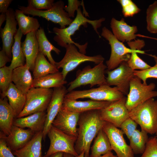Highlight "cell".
<instances>
[{
    "label": "cell",
    "instance_id": "1",
    "mask_svg": "<svg viewBox=\"0 0 157 157\" xmlns=\"http://www.w3.org/2000/svg\"><path fill=\"white\" fill-rule=\"evenodd\" d=\"M106 122L100 117L99 110L81 113L78 125V136L74 148L78 155L84 152V157H90V145L93 140Z\"/></svg>",
    "mask_w": 157,
    "mask_h": 157
},
{
    "label": "cell",
    "instance_id": "2",
    "mask_svg": "<svg viewBox=\"0 0 157 157\" xmlns=\"http://www.w3.org/2000/svg\"><path fill=\"white\" fill-rule=\"evenodd\" d=\"M76 11V17L68 26L63 29L56 27L53 28V32L56 34L53 37V40L58 45L65 48L68 44H74L78 48L80 52L85 54L88 43H86L84 44L80 45L72 40L71 36L79 29L81 26L85 25L88 23L92 26L94 30L100 38L97 29L101 26L102 23L105 20V18L102 17L98 19L90 20L84 17L80 8Z\"/></svg>",
    "mask_w": 157,
    "mask_h": 157
},
{
    "label": "cell",
    "instance_id": "3",
    "mask_svg": "<svg viewBox=\"0 0 157 157\" xmlns=\"http://www.w3.org/2000/svg\"><path fill=\"white\" fill-rule=\"evenodd\" d=\"M129 117L139 125L141 130L153 135L157 131V100L150 98L129 112Z\"/></svg>",
    "mask_w": 157,
    "mask_h": 157
},
{
    "label": "cell",
    "instance_id": "4",
    "mask_svg": "<svg viewBox=\"0 0 157 157\" xmlns=\"http://www.w3.org/2000/svg\"><path fill=\"white\" fill-rule=\"evenodd\" d=\"M107 69L102 62L91 68L90 65L79 69L76 72L75 79L70 82L67 89L68 92L81 86L89 85L90 87L95 85L99 86L107 85L105 74Z\"/></svg>",
    "mask_w": 157,
    "mask_h": 157
},
{
    "label": "cell",
    "instance_id": "5",
    "mask_svg": "<svg viewBox=\"0 0 157 157\" xmlns=\"http://www.w3.org/2000/svg\"><path fill=\"white\" fill-rule=\"evenodd\" d=\"M53 92V89L51 88H31L26 94V100L24 108L17 118L46 111Z\"/></svg>",
    "mask_w": 157,
    "mask_h": 157
},
{
    "label": "cell",
    "instance_id": "6",
    "mask_svg": "<svg viewBox=\"0 0 157 157\" xmlns=\"http://www.w3.org/2000/svg\"><path fill=\"white\" fill-rule=\"evenodd\" d=\"M65 48L66 52L63 58L60 61L56 62V66L58 69L62 68L61 72L65 79L69 72L83 63L91 62L97 65L105 60L101 55L86 56L78 51L76 47L73 44H68Z\"/></svg>",
    "mask_w": 157,
    "mask_h": 157
},
{
    "label": "cell",
    "instance_id": "7",
    "mask_svg": "<svg viewBox=\"0 0 157 157\" xmlns=\"http://www.w3.org/2000/svg\"><path fill=\"white\" fill-rule=\"evenodd\" d=\"M65 6L63 1L59 0L54 3L52 7L48 10H37L28 6H19L18 8L25 14L42 17L58 24L60 28L63 29L69 26L73 20L64 10Z\"/></svg>",
    "mask_w": 157,
    "mask_h": 157
},
{
    "label": "cell",
    "instance_id": "8",
    "mask_svg": "<svg viewBox=\"0 0 157 157\" xmlns=\"http://www.w3.org/2000/svg\"><path fill=\"white\" fill-rule=\"evenodd\" d=\"M101 35L108 41L111 47V52L110 58L106 61L108 70L115 69L123 62H127L130 58V54L136 50H138L126 47L106 27L102 28Z\"/></svg>",
    "mask_w": 157,
    "mask_h": 157
},
{
    "label": "cell",
    "instance_id": "9",
    "mask_svg": "<svg viewBox=\"0 0 157 157\" xmlns=\"http://www.w3.org/2000/svg\"><path fill=\"white\" fill-rule=\"evenodd\" d=\"M124 96L116 87L112 88L108 85H105L88 90H74L68 92L65 97L75 100L87 98L96 101L112 102L118 100Z\"/></svg>",
    "mask_w": 157,
    "mask_h": 157
},
{
    "label": "cell",
    "instance_id": "10",
    "mask_svg": "<svg viewBox=\"0 0 157 157\" xmlns=\"http://www.w3.org/2000/svg\"><path fill=\"white\" fill-rule=\"evenodd\" d=\"M155 84L142 83L141 79L135 76L130 83L129 92L127 95L126 106L129 112L148 99L157 96V91L154 90Z\"/></svg>",
    "mask_w": 157,
    "mask_h": 157
},
{
    "label": "cell",
    "instance_id": "11",
    "mask_svg": "<svg viewBox=\"0 0 157 157\" xmlns=\"http://www.w3.org/2000/svg\"><path fill=\"white\" fill-rule=\"evenodd\" d=\"M50 140L49 147L45 156H48L58 152L78 156L74 146L77 138L64 133L52 125L47 134Z\"/></svg>",
    "mask_w": 157,
    "mask_h": 157
},
{
    "label": "cell",
    "instance_id": "12",
    "mask_svg": "<svg viewBox=\"0 0 157 157\" xmlns=\"http://www.w3.org/2000/svg\"><path fill=\"white\" fill-rule=\"evenodd\" d=\"M134 70L129 66L127 62H123L119 66L112 70H106L107 85L115 86L124 95H127L129 91L130 82L135 75Z\"/></svg>",
    "mask_w": 157,
    "mask_h": 157
},
{
    "label": "cell",
    "instance_id": "13",
    "mask_svg": "<svg viewBox=\"0 0 157 157\" xmlns=\"http://www.w3.org/2000/svg\"><path fill=\"white\" fill-rule=\"evenodd\" d=\"M126 99L124 96L99 110L101 119L120 128L122 123L129 117V111L126 106Z\"/></svg>",
    "mask_w": 157,
    "mask_h": 157
},
{
    "label": "cell",
    "instance_id": "14",
    "mask_svg": "<svg viewBox=\"0 0 157 157\" xmlns=\"http://www.w3.org/2000/svg\"><path fill=\"white\" fill-rule=\"evenodd\" d=\"M102 129L108 138L112 150L115 151L117 157H134V154L126 143L121 129L107 122H106Z\"/></svg>",
    "mask_w": 157,
    "mask_h": 157
},
{
    "label": "cell",
    "instance_id": "15",
    "mask_svg": "<svg viewBox=\"0 0 157 157\" xmlns=\"http://www.w3.org/2000/svg\"><path fill=\"white\" fill-rule=\"evenodd\" d=\"M68 92L64 85L53 88L50 103L46 110V117L43 131V139H44L55 119L63 106L65 95Z\"/></svg>",
    "mask_w": 157,
    "mask_h": 157
},
{
    "label": "cell",
    "instance_id": "16",
    "mask_svg": "<svg viewBox=\"0 0 157 157\" xmlns=\"http://www.w3.org/2000/svg\"><path fill=\"white\" fill-rule=\"evenodd\" d=\"M80 113L70 111L62 106L52 125L64 133L77 138V125Z\"/></svg>",
    "mask_w": 157,
    "mask_h": 157
},
{
    "label": "cell",
    "instance_id": "17",
    "mask_svg": "<svg viewBox=\"0 0 157 157\" xmlns=\"http://www.w3.org/2000/svg\"><path fill=\"white\" fill-rule=\"evenodd\" d=\"M15 12L12 8H9L6 13V19L5 26L0 28V37L2 42V49L6 55L12 59L11 49L14 42V37L17 29V22Z\"/></svg>",
    "mask_w": 157,
    "mask_h": 157
},
{
    "label": "cell",
    "instance_id": "18",
    "mask_svg": "<svg viewBox=\"0 0 157 157\" xmlns=\"http://www.w3.org/2000/svg\"><path fill=\"white\" fill-rule=\"evenodd\" d=\"M35 134L30 129H24L13 125L9 135L0 134V138L5 139L8 146L13 152L25 146Z\"/></svg>",
    "mask_w": 157,
    "mask_h": 157
},
{
    "label": "cell",
    "instance_id": "19",
    "mask_svg": "<svg viewBox=\"0 0 157 157\" xmlns=\"http://www.w3.org/2000/svg\"><path fill=\"white\" fill-rule=\"evenodd\" d=\"M111 102L91 99L85 101H77L65 97L62 107L71 112L81 114L92 110H100L108 106Z\"/></svg>",
    "mask_w": 157,
    "mask_h": 157
},
{
    "label": "cell",
    "instance_id": "20",
    "mask_svg": "<svg viewBox=\"0 0 157 157\" xmlns=\"http://www.w3.org/2000/svg\"><path fill=\"white\" fill-rule=\"evenodd\" d=\"M110 24L113 34L121 42L131 41L137 36L135 34L138 31L137 27L129 25L123 18L118 20L113 17Z\"/></svg>",
    "mask_w": 157,
    "mask_h": 157
},
{
    "label": "cell",
    "instance_id": "21",
    "mask_svg": "<svg viewBox=\"0 0 157 157\" xmlns=\"http://www.w3.org/2000/svg\"><path fill=\"white\" fill-rule=\"evenodd\" d=\"M46 117V111L36 113L25 117L15 118L13 125L23 129L27 128L36 133L43 131Z\"/></svg>",
    "mask_w": 157,
    "mask_h": 157
},
{
    "label": "cell",
    "instance_id": "22",
    "mask_svg": "<svg viewBox=\"0 0 157 157\" xmlns=\"http://www.w3.org/2000/svg\"><path fill=\"white\" fill-rule=\"evenodd\" d=\"M35 32L26 34L25 40L22 43V49L26 58V64L30 70L32 71L36 59L40 52Z\"/></svg>",
    "mask_w": 157,
    "mask_h": 157
},
{
    "label": "cell",
    "instance_id": "23",
    "mask_svg": "<svg viewBox=\"0 0 157 157\" xmlns=\"http://www.w3.org/2000/svg\"><path fill=\"white\" fill-rule=\"evenodd\" d=\"M7 97L0 99V134L6 136L11 133L15 118L13 111Z\"/></svg>",
    "mask_w": 157,
    "mask_h": 157
},
{
    "label": "cell",
    "instance_id": "24",
    "mask_svg": "<svg viewBox=\"0 0 157 157\" xmlns=\"http://www.w3.org/2000/svg\"><path fill=\"white\" fill-rule=\"evenodd\" d=\"M33 79L26 64L13 70L12 82L16 87L24 94L32 88Z\"/></svg>",
    "mask_w": 157,
    "mask_h": 157
},
{
    "label": "cell",
    "instance_id": "25",
    "mask_svg": "<svg viewBox=\"0 0 157 157\" xmlns=\"http://www.w3.org/2000/svg\"><path fill=\"white\" fill-rule=\"evenodd\" d=\"M42 131L36 133L25 146L13 153L17 157H42Z\"/></svg>",
    "mask_w": 157,
    "mask_h": 157
},
{
    "label": "cell",
    "instance_id": "26",
    "mask_svg": "<svg viewBox=\"0 0 157 157\" xmlns=\"http://www.w3.org/2000/svg\"><path fill=\"white\" fill-rule=\"evenodd\" d=\"M9 103L12 107L15 118L23 110L26 100V94L19 90L12 83L5 94Z\"/></svg>",
    "mask_w": 157,
    "mask_h": 157
},
{
    "label": "cell",
    "instance_id": "27",
    "mask_svg": "<svg viewBox=\"0 0 157 157\" xmlns=\"http://www.w3.org/2000/svg\"><path fill=\"white\" fill-rule=\"evenodd\" d=\"M67 83L61 72L59 71L33 78L32 87L49 89L62 86Z\"/></svg>",
    "mask_w": 157,
    "mask_h": 157
},
{
    "label": "cell",
    "instance_id": "28",
    "mask_svg": "<svg viewBox=\"0 0 157 157\" xmlns=\"http://www.w3.org/2000/svg\"><path fill=\"white\" fill-rule=\"evenodd\" d=\"M39 48V52L48 58L49 62L56 66V62L54 60L51 54V51H54L59 55L60 51L52 45L47 39L43 28L40 27L35 32Z\"/></svg>",
    "mask_w": 157,
    "mask_h": 157
},
{
    "label": "cell",
    "instance_id": "29",
    "mask_svg": "<svg viewBox=\"0 0 157 157\" xmlns=\"http://www.w3.org/2000/svg\"><path fill=\"white\" fill-rule=\"evenodd\" d=\"M15 19L19 29L24 35L32 32H35L40 27L38 19L35 18L26 16L19 9L15 12Z\"/></svg>",
    "mask_w": 157,
    "mask_h": 157
},
{
    "label": "cell",
    "instance_id": "30",
    "mask_svg": "<svg viewBox=\"0 0 157 157\" xmlns=\"http://www.w3.org/2000/svg\"><path fill=\"white\" fill-rule=\"evenodd\" d=\"M23 35L18 28L15 36L14 42L11 49L12 60L9 67L13 70L26 64V58L22 47L21 39Z\"/></svg>",
    "mask_w": 157,
    "mask_h": 157
},
{
    "label": "cell",
    "instance_id": "31",
    "mask_svg": "<svg viewBox=\"0 0 157 157\" xmlns=\"http://www.w3.org/2000/svg\"><path fill=\"white\" fill-rule=\"evenodd\" d=\"M112 150L108 138L102 129L95 138L90 157H99Z\"/></svg>",
    "mask_w": 157,
    "mask_h": 157
},
{
    "label": "cell",
    "instance_id": "32",
    "mask_svg": "<svg viewBox=\"0 0 157 157\" xmlns=\"http://www.w3.org/2000/svg\"><path fill=\"white\" fill-rule=\"evenodd\" d=\"M33 71V78H35L59 71L56 66L47 60L42 54L39 52L36 59Z\"/></svg>",
    "mask_w": 157,
    "mask_h": 157
},
{
    "label": "cell",
    "instance_id": "33",
    "mask_svg": "<svg viewBox=\"0 0 157 157\" xmlns=\"http://www.w3.org/2000/svg\"><path fill=\"white\" fill-rule=\"evenodd\" d=\"M148 133L145 131L136 129L130 139L129 146L134 154H142L149 139Z\"/></svg>",
    "mask_w": 157,
    "mask_h": 157
},
{
    "label": "cell",
    "instance_id": "34",
    "mask_svg": "<svg viewBox=\"0 0 157 157\" xmlns=\"http://www.w3.org/2000/svg\"><path fill=\"white\" fill-rule=\"evenodd\" d=\"M147 29L152 33H157V1L149 6L146 11Z\"/></svg>",
    "mask_w": 157,
    "mask_h": 157
},
{
    "label": "cell",
    "instance_id": "35",
    "mask_svg": "<svg viewBox=\"0 0 157 157\" xmlns=\"http://www.w3.org/2000/svg\"><path fill=\"white\" fill-rule=\"evenodd\" d=\"M13 70L9 66L0 68V89L1 98L5 97V94L12 83Z\"/></svg>",
    "mask_w": 157,
    "mask_h": 157
},
{
    "label": "cell",
    "instance_id": "36",
    "mask_svg": "<svg viewBox=\"0 0 157 157\" xmlns=\"http://www.w3.org/2000/svg\"><path fill=\"white\" fill-rule=\"evenodd\" d=\"M137 53L144 54L145 52L141 50H136L132 53L129 59L127 62L129 67L133 70L136 69L144 70L150 68L151 66L140 58Z\"/></svg>",
    "mask_w": 157,
    "mask_h": 157
},
{
    "label": "cell",
    "instance_id": "37",
    "mask_svg": "<svg viewBox=\"0 0 157 157\" xmlns=\"http://www.w3.org/2000/svg\"><path fill=\"white\" fill-rule=\"evenodd\" d=\"M153 57L155 62V65L147 69L144 70L133 71L134 75L140 78L144 85H147L146 81L148 78H157V56L155 55H150Z\"/></svg>",
    "mask_w": 157,
    "mask_h": 157
},
{
    "label": "cell",
    "instance_id": "38",
    "mask_svg": "<svg viewBox=\"0 0 157 157\" xmlns=\"http://www.w3.org/2000/svg\"><path fill=\"white\" fill-rule=\"evenodd\" d=\"M122 8V13L125 17H132L139 12L140 9L131 0H118Z\"/></svg>",
    "mask_w": 157,
    "mask_h": 157
},
{
    "label": "cell",
    "instance_id": "39",
    "mask_svg": "<svg viewBox=\"0 0 157 157\" xmlns=\"http://www.w3.org/2000/svg\"><path fill=\"white\" fill-rule=\"evenodd\" d=\"M140 157H157V137L149 138L144 153Z\"/></svg>",
    "mask_w": 157,
    "mask_h": 157
},
{
    "label": "cell",
    "instance_id": "40",
    "mask_svg": "<svg viewBox=\"0 0 157 157\" xmlns=\"http://www.w3.org/2000/svg\"><path fill=\"white\" fill-rule=\"evenodd\" d=\"M138 124L130 117L125 120L121 124L120 128L124 134L129 139L137 129Z\"/></svg>",
    "mask_w": 157,
    "mask_h": 157
},
{
    "label": "cell",
    "instance_id": "41",
    "mask_svg": "<svg viewBox=\"0 0 157 157\" xmlns=\"http://www.w3.org/2000/svg\"><path fill=\"white\" fill-rule=\"evenodd\" d=\"M53 0H28V6L37 10L50 9L54 3Z\"/></svg>",
    "mask_w": 157,
    "mask_h": 157
},
{
    "label": "cell",
    "instance_id": "42",
    "mask_svg": "<svg viewBox=\"0 0 157 157\" xmlns=\"http://www.w3.org/2000/svg\"><path fill=\"white\" fill-rule=\"evenodd\" d=\"M68 5L64 7V9L68 13L69 17H74L75 12L79 8L80 5H81L84 9L83 2H82L77 0H68Z\"/></svg>",
    "mask_w": 157,
    "mask_h": 157
},
{
    "label": "cell",
    "instance_id": "43",
    "mask_svg": "<svg viewBox=\"0 0 157 157\" xmlns=\"http://www.w3.org/2000/svg\"><path fill=\"white\" fill-rule=\"evenodd\" d=\"M8 146L5 139L0 138V157H15Z\"/></svg>",
    "mask_w": 157,
    "mask_h": 157
},
{
    "label": "cell",
    "instance_id": "44",
    "mask_svg": "<svg viewBox=\"0 0 157 157\" xmlns=\"http://www.w3.org/2000/svg\"><path fill=\"white\" fill-rule=\"evenodd\" d=\"M12 59L10 58L6 54L5 51L2 49L0 51V68L6 66L8 62H11Z\"/></svg>",
    "mask_w": 157,
    "mask_h": 157
},
{
    "label": "cell",
    "instance_id": "45",
    "mask_svg": "<svg viewBox=\"0 0 157 157\" xmlns=\"http://www.w3.org/2000/svg\"><path fill=\"white\" fill-rule=\"evenodd\" d=\"M12 1V0H0V13H6L9 8V6Z\"/></svg>",
    "mask_w": 157,
    "mask_h": 157
},
{
    "label": "cell",
    "instance_id": "46",
    "mask_svg": "<svg viewBox=\"0 0 157 157\" xmlns=\"http://www.w3.org/2000/svg\"><path fill=\"white\" fill-rule=\"evenodd\" d=\"M6 19V13H1L0 15V28L4 21Z\"/></svg>",
    "mask_w": 157,
    "mask_h": 157
},
{
    "label": "cell",
    "instance_id": "47",
    "mask_svg": "<svg viewBox=\"0 0 157 157\" xmlns=\"http://www.w3.org/2000/svg\"><path fill=\"white\" fill-rule=\"evenodd\" d=\"M64 153L62 152H58L48 156L44 155L42 157H63Z\"/></svg>",
    "mask_w": 157,
    "mask_h": 157
},
{
    "label": "cell",
    "instance_id": "48",
    "mask_svg": "<svg viewBox=\"0 0 157 157\" xmlns=\"http://www.w3.org/2000/svg\"><path fill=\"white\" fill-rule=\"evenodd\" d=\"M99 157H117L116 155H114L111 151L102 155Z\"/></svg>",
    "mask_w": 157,
    "mask_h": 157
},
{
    "label": "cell",
    "instance_id": "49",
    "mask_svg": "<svg viewBox=\"0 0 157 157\" xmlns=\"http://www.w3.org/2000/svg\"><path fill=\"white\" fill-rule=\"evenodd\" d=\"M75 156L71 154H67L64 153L63 157H74Z\"/></svg>",
    "mask_w": 157,
    "mask_h": 157
},
{
    "label": "cell",
    "instance_id": "50",
    "mask_svg": "<svg viewBox=\"0 0 157 157\" xmlns=\"http://www.w3.org/2000/svg\"><path fill=\"white\" fill-rule=\"evenodd\" d=\"M76 157H84V152H83L78 155Z\"/></svg>",
    "mask_w": 157,
    "mask_h": 157
},
{
    "label": "cell",
    "instance_id": "51",
    "mask_svg": "<svg viewBox=\"0 0 157 157\" xmlns=\"http://www.w3.org/2000/svg\"><path fill=\"white\" fill-rule=\"evenodd\" d=\"M156 135V136L157 137V131H156V133H155Z\"/></svg>",
    "mask_w": 157,
    "mask_h": 157
}]
</instances>
